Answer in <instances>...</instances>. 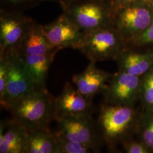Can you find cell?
Masks as SVG:
<instances>
[{
	"instance_id": "13",
	"label": "cell",
	"mask_w": 153,
	"mask_h": 153,
	"mask_svg": "<svg viewBox=\"0 0 153 153\" xmlns=\"http://www.w3.org/2000/svg\"><path fill=\"white\" fill-rule=\"evenodd\" d=\"M95 63L90 62L86 68L82 73L73 76L72 81L76 89L89 98L101 90H104L105 83L109 75L95 66Z\"/></svg>"
},
{
	"instance_id": "25",
	"label": "cell",
	"mask_w": 153,
	"mask_h": 153,
	"mask_svg": "<svg viewBox=\"0 0 153 153\" xmlns=\"http://www.w3.org/2000/svg\"><path fill=\"white\" fill-rule=\"evenodd\" d=\"M112 4L114 6L115 9L119 7L126 5L131 3L144 2V1H151V0H111Z\"/></svg>"
},
{
	"instance_id": "24",
	"label": "cell",
	"mask_w": 153,
	"mask_h": 153,
	"mask_svg": "<svg viewBox=\"0 0 153 153\" xmlns=\"http://www.w3.org/2000/svg\"><path fill=\"white\" fill-rule=\"evenodd\" d=\"M143 139L146 146L153 150V119L149 122L144 129Z\"/></svg>"
},
{
	"instance_id": "11",
	"label": "cell",
	"mask_w": 153,
	"mask_h": 153,
	"mask_svg": "<svg viewBox=\"0 0 153 153\" xmlns=\"http://www.w3.org/2000/svg\"><path fill=\"white\" fill-rule=\"evenodd\" d=\"M139 85V76L119 71L103 90L107 102L111 105L131 106L137 95Z\"/></svg>"
},
{
	"instance_id": "12",
	"label": "cell",
	"mask_w": 153,
	"mask_h": 153,
	"mask_svg": "<svg viewBox=\"0 0 153 153\" xmlns=\"http://www.w3.org/2000/svg\"><path fill=\"white\" fill-rule=\"evenodd\" d=\"M28 131L13 119L1 121L0 153H26Z\"/></svg>"
},
{
	"instance_id": "18",
	"label": "cell",
	"mask_w": 153,
	"mask_h": 153,
	"mask_svg": "<svg viewBox=\"0 0 153 153\" xmlns=\"http://www.w3.org/2000/svg\"><path fill=\"white\" fill-rule=\"evenodd\" d=\"M55 134L58 142V153H89L96 152V150L90 145L69 140L57 131Z\"/></svg>"
},
{
	"instance_id": "23",
	"label": "cell",
	"mask_w": 153,
	"mask_h": 153,
	"mask_svg": "<svg viewBox=\"0 0 153 153\" xmlns=\"http://www.w3.org/2000/svg\"><path fill=\"white\" fill-rule=\"evenodd\" d=\"M123 142V146L126 153H147L149 152L147 148L142 144L136 142H130L126 140Z\"/></svg>"
},
{
	"instance_id": "27",
	"label": "cell",
	"mask_w": 153,
	"mask_h": 153,
	"mask_svg": "<svg viewBox=\"0 0 153 153\" xmlns=\"http://www.w3.org/2000/svg\"><path fill=\"white\" fill-rule=\"evenodd\" d=\"M151 2H152V4H153V0H151Z\"/></svg>"
},
{
	"instance_id": "9",
	"label": "cell",
	"mask_w": 153,
	"mask_h": 153,
	"mask_svg": "<svg viewBox=\"0 0 153 153\" xmlns=\"http://www.w3.org/2000/svg\"><path fill=\"white\" fill-rule=\"evenodd\" d=\"M58 131L63 137L74 142L91 146L96 151L98 147V136L91 116L65 117L57 120Z\"/></svg>"
},
{
	"instance_id": "5",
	"label": "cell",
	"mask_w": 153,
	"mask_h": 153,
	"mask_svg": "<svg viewBox=\"0 0 153 153\" xmlns=\"http://www.w3.org/2000/svg\"><path fill=\"white\" fill-rule=\"evenodd\" d=\"M153 22L151 1L131 3L116 9L115 27L126 43H131Z\"/></svg>"
},
{
	"instance_id": "15",
	"label": "cell",
	"mask_w": 153,
	"mask_h": 153,
	"mask_svg": "<svg viewBox=\"0 0 153 153\" xmlns=\"http://www.w3.org/2000/svg\"><path fill=\"white\" fill-rule=\"evenodd\" d=\"M120 71L140 76L146 73L153 64V55L138 53L125 49L117 59Z\"/></svg>"
},
{
	"instance_id": "19",
	"label": "cell",
	"mask_w": 153,
	"mask_h": 153,
	"mask_svg": "<svg viewBox=\"0 0 153 153\" xmlns=\"http://www.w3.org/2000/svg\"><path fill=\"white\" fill-rule=\"evenodd\" d=\"M47 1L52 0H1V9L6 10L22 11L23 10L31 9Z\"/></svg>"
},
{
	"instance_id": "6",
	"label": "cell",
	"mask_w": 153,
	"mask_h": 153,
	"mask_svg": "<svg viewBox=\"0 0 153 153\" xmlns=\"http://www.w3.org/2000/svg\"><path fill=\"white\" fill-rule=\"evenodd\" d=\"M22 11L0 10V54L17 49L35 23Z\"/></svg>"
},
{
	"instance_id": "4",
	"label": "cell",
	"mask_w": 153,
	"mask_h": 153,
	"mask_svg": "<svg viewBox=\"0 0 153 153\" xmlns=\"http://www.w3.org/2000/svg\"><path fill=\"white\" fill-rule=\"evenodd\" d=\"M0 55L5 56L8 65L5 93L4 98L0 100V104L3 109L9 111L19 100L39 88L35 84L22 56L16 49L9 51Z\"/></svg>"
},
{
	"instance_id": "3",
	"label": "cell",
	"mask_w": 153,
	"mask_h": 153,
	"mask_svg": "<svg viewBox=\"0 0 153 153\" xmlns=\"http://www.w3.org/2000/svg\"><path fill=\"white\" fill-rule=\"evenodd\" d=\"M126 43L115 26L83 33L78 50L90 62L117 59L126 48Z\"/></svg>"
},
{
	"instance_id": "28",
	"label": "cell",
	"mask_w": 153,
	"mask_h": 153,
	"mask_svg": "<svg viewBox=\"0 0 153 153\" xmlns=\"http://www.w3.org/2000/svg\"></svg>"
},
{
	"instance_id": "14",
	"label": "cell",
	"mask_w": 153,
	"mask_h": 153,
	"mask_svg": "<svg viewBox=\"0 0 153 153\" xmlns=\"http://www.w3.org/2000/svg\"><path fill=\"white\" fill-rule=\"evenodd\" d=\"M16 50L21 55H49L59 51L49 44L42 25L36 22L28 30Z\"/></svg>"
},
{
	"instance_id": "10",
	"label": "cell",
	"mask_w": 153,
	"mask_h": 153,
	"mask_svg": "<svg viewBox=\"0 0 153 153\" xmlns=\"http://www.w3.org/2000/svg\"><path fill=\"white\" fill-rule=\"evenodd\" d=\"M92 100L80 93L71 83L66 82L60 95L55 98L56 120L65 117L91 116Z\"/></svg>"
},
{
	"instance_id": "7",
	"label": "cell",
	"mask_w": 153,
	"mask_h": 153,
	"mask_svg": "<svg viewBox=\"0 0 153 153\" xmlns=\"http://www.w3.org/2000/svg\"><path fill=\"white\" fill-rule=\"evenodd\" d=\"M134 112L129 105H110L103 107L98 119L102 135L107 142L114 143L121 139L129 129Z\"/></svg>"
},
{
	"instance_id": "20",
	"label": "cell",
	"mask_w": 153,
	"mask_h": 153,
	"mask_svg": "<svg viewBox=\"0 0 153 153\" xmlns=\"http://www.w3.org/2000/svg\"><path fill=\"white\" fill-rule=\"evenodd\" d=\"M8 65L4 55H0V100L4 98L7 81Z\"/></svg>"
},
{
	"instance_id": "1",
	"label": "cell",
	"mask_w": 153,
	"mask_h": 153,
	"mask_svg": "<svg viewBox=\"0 0 153 153\" xmlns=\"http://www.w3.org/2000/svg\"><path fill=\"white\" fill-rule=\"evenodd\" d=\"M55 99L46 88H37L11 107V119L27 131L47 129L56 120Z\"/></svg>"
},
{
	"instance_id": "17",
	"label": "cell",
	"mask_w": 153,
	"mask_h": 153,
	"mask_svg": "<svg viewBox=\"0 0 153 153\" xmlns=\"http://www.w3.org/2000/svg\"><path fill=\"white\" fill-rule=\"evenodd\" d=\"M57 53L45 55H21L36 87L45 88V80L49 67Z\"/></svg>"
},
{
	"instance_id": "26",
	"label": "cell",
	"mask_w": 153,
	"mask_h": 153,
	"mask_svg": "<svg viewBox=\"0 0 153 153\" xmlns=\"http://www.w3.org/2000/svg\"><path fill=\"white\" fill-rule=\"evenodd\" d=\"M74 1H76V0H52V1H55L56 2H58L60 5V6L65 5L66 4L71 2Z\"/></svg>"
},
{
	"instance_id": "22",
	"label": "cell",
	"mask_w": 153,
	"mask_h": 153,
	"mask_svg": "<svg viewBox=\"0 0 153 153\" xmlns=\"http://www.w3.org/2000/svg\"><path fill=\"white\" fill-rule=\"evenodd\" d=\"M131 43L137 44H153V22L149 27Z\"/></svg>"
},
{
	"instance_id": "8",
	"label": "cell",
	"mask_w": 153,
	"mask_h": 153,
	"mask_svg": "<svg viewBox=\"0 0 153 153\" xmlns=\"http://www.w3.org/2000/svg\"><path fill=\"white\" fill-rule=\"evenodd\" d=\"M42 28L49 44L55 49H78L81 43L83 33L62 13L53 21L42 25Z\"/></svg>"
},
{
	"instance_id": "2",
	"label": "cell",
	"mask_w": 153,
	"mask_h": 153,
	"mask_svg": "<svg viewBox=\"0 0 153 153\" xmlns=\"http://www.w3.org/2000/svg\"><path fill=\"white\" fill-rule=\"evenodd\" d=\"M61 7L83 33L115 26L116 9L111 0H76Z\"/></svg>"
},
{
	"instance_id": "21",
	"label": "cell",
	"mask_w": 153,
	"mask_h": 153,
	"mask_svg": "<svg viewBox=\"0 0 153 153\" xmlns=\"http://www.w3.org/2000/svg\"><path fill=\"white\" fill-rule=\"evenodd\" d=\"M143 95L148 104L153 105V69L145 79L143 86Z\"/></svg>"
},
{
	"instance_id": "16",
	"label": "cell",
	"mask_w": 153,
	"mask_h": 153,
	"mask_svg": "<svg viewBox=\"0 0 153 153\" xmlns=\"http://www.w3.org/2000/svg\"><path fill=\"white\" fill-rule=\"evenodd\" d=\"M26 153H58L56 134L48 128L28 131Z\"/></svg>"
}]
</instances>
